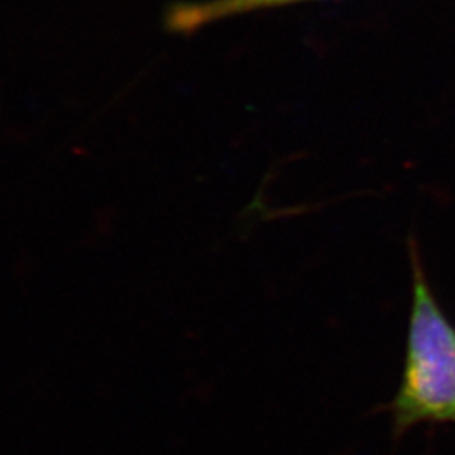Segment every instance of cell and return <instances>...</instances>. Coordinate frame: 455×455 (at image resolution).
I'll use <instances>...</instances> for the list:
<instances>
[{
  "instance_id": "obj_2",
  "label": "cell",
  "mask_w": 455,
  "mask_h": 455,
  "mask_svg": "<svg viewBox=\"0 0 455 455\" xmlns=\"http://www.w3.org/2000/svg\"><path fill=\"white\" fill-rule=\"evenodd\" d=\"M314 0H203V2H178L167 9L165 28L171 33L193 34L227 17L242 16L257 11L289 7Z\"/></svg>"
},
{
  "instance_id": "obj_1",
  "label": "cell",
  "mask_w": 455,
  "mask_h": 455,
  "mask_svg": "<svg viewBox=\"0 0 455 455\" xmlns=\"http://www.w3.org/2000/svg\"><path fill=\"white\" fill-rule=\"evenodd\" d=\"M410 265L407 353L391 403L396 435L419 423H455V325L432 292L415 240H410Z\"/></svg>"
}]
</instances>
